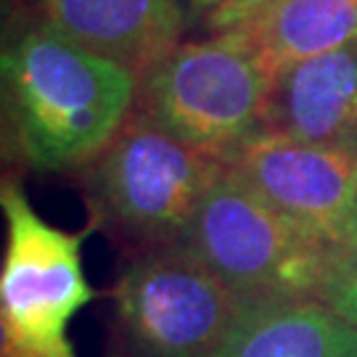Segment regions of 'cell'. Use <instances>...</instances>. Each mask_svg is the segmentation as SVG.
<instances>
[{
  "label": "cell",
  "mask_w": 357,
  "mask_h": 357,
  "mask_svg": "<svg viewBox=\"0 0 357 357\" xmlns=\"http://www.w3.org/2000/svg\"><path fill=\"white\" fill-rule=\"evenodd\" d=\"M220 357H357V326L318 299L243 305Z\"/></svg>",
  "instance_id": "obj_11"
},
{
  "label": "cell",
  "mask_w": 357,
  "mask_h": 357,
  "mask_svg": "<svg viewBox=\"0 0 357 357\" xmlns=\"http://www.w3.org/2000/svg\"><path fill=\"white\" fill-rule=\"evenodd\" d=\"M222 169V162L191 149L135 109L85 167V185L96 217L146 252L183 241Z\"/></svg>",
  "instance_id": "obj_4"
},
{
  "label": "cell",
  "mask_w": 357,
  "mask_h": 357,
  "mask_svg": "<svg viewBox=\"0 0 357 357\" xmlns=\"http://www.w3.org/2000/svg\"><path fill=\"white\" fill-rule=\"evenodd\" d=\"M130 357H220L243 302L185 243L146 249L114 289Z\"/></svg>",
  "instance_id": "obj_6"
},
{
  "label": "cell",
  "mask_w": 357,
  "mask_h": 357,
  "mask_svg": "<svg viewBox=\"0 0 357 357\" xmlns=\"http://www.w3.org/2000/svg\"><path fill=\"white\" fill-rule=\"evenodd\" d=\"M6 252L0 265L3 357H79L69 326L96 299L82 268L85 233L56 228L35 212L22 183L0 185Z\"/></svg>",
  "instance_id": "obj_5"
},
{
  "label": "cell",
  "mask_w": 357,
  "mask_h": 357,
  "mask_svg": "<svg viewBox=\"0 0 357 357\" xmlns=\"http://www.w3.org/2000/svg\"><path fill=\"white\" fill-rule=\"evenodd\" d=\"M265 130L357 149V43L275 77Z\"/></svg>",
  "instance_id": "obj_9"
},
{
  "label": "cell",
  "mask_w": 357,
  "mask_h": 357,
  "mask_svg": "<svg viewBox=\"0 0 357 357\" xmlns=\"http://www.w3.org/2000/svg\"><path fill=\"white\" fill-rule=\"evenodd\" d=\"M138 103V75L53 32L22 26L3 48V109L13 156L38 172L85 167Z\"/></svg>",
  "instance_id": "obj_1"
},
{
  "label": "cell",
  "mask_w": 357,
  "mask_h": 357,
  "mask_svg": "<svg viewBox=\"0 0 357 357\" xmlns=\"http://www.w3.org/2000/svg\"><path fill=\"white\" fill-rule=\"evenodd\" d=\"M230 3H236V0H185V6L196 13H204V16H212L215 11L220 8H225Z\"/></svg>",
  "instance_id": "obj_14"
},
{
  "label": "cell",
  "mask_w": 357,
  "mask_h": 357,
  "mask_svg": "<svg viewBox=\"0 0 357 357\" xmlns=\"http://www.w3.org/2000/svg\"><path fill=\"white\" fill-rule=\"evenodd\" d=\"M275 77L236 32L180 43L138 77L143 114L225 165L268 125Z\"/></svg>",
  "instance_id": "obj_2"
},
{
  "label": "cell",
  "mask_w": 357,
  "mask_h": 357,
  "mask_svg": "<svg viewBox=\"0 0 357 357\" xmlns=\"http://www.w3.org/2000/svg\"><path fill=\"white\" fill-rule=\"evenodd\" d=\"M243 305L318 299L333 241L270 206L222 169L183 241Z\"/></svg>",
  "instance_id": "obj_3"
},
{
  "label": "cell",
  "mask_w": 357,
  "mask_h": 357,
  "mask_svg": "<svg viewBox=\"0 0 357 357\" xmlns=\"http://www.w3.org/2000/svg\"><path fill=\"white\" fill-rule=\"evenodd\" d=\"M114 357H130V355H125V352H122V355H114Z\"/></svg>",
  "instance_id": "obj_15"
},
{
  "label": "cell",
  "mask_w": 357,
  "mask_h": 357,
  "mask_svg": "<svg viewBox=\"0 0 357 357\" xmlns=\"http://www.w3.org/2000/svg\"><path fill=\"white\" fill-rule=\"evenodd\" d=\"M225 169L281 215L328 241L357 215V149L262 130L230 153Z\"/></svg>",
  "instance_id": "obj_7"
},
{
  "label": "cell",
  "mask_w": 357,
  "mask_h": 357,
  "mask_svg": "<svg viewBox=\"0 0 357 357\" xmlns=\"http://www.w3.org/2000/svg\"><path fill=\"white\" fill-rule=\"evenodd\" d=\"M318 302L357 326V215L352 217L349 228L333 241Z\"/></svg>",
  "instance_id": "obj_12"
},
{
  "label": "cell",
  "mask_w": 357,
  "mask_h": 357,
  "mask_svg": "<svg viewBox=\"0 0 357 357\" xmlns=\"http://www.w3.org/2000/svg\"><path fill=\"white\" fill-rule=\"evenodd\" d=\"M230 29L273 77L357 43V0H259L212 32Z\"/></svg>",
  "instance_id": "obj_10"
},
{
  "label": "cell",
  "mask_w": 357,
  "mask_h": 357,
  "mask_svg": "<svg viewBox=\"0 0 357 357\" xmlns=\"http://www.w3.org/2000/svg\"><path fill=\"white\" fill-rule=\"evenodd\" d=\"M38 22L141 77L183 43L180 0H35Z\"/></svg>",
  "instance_id": "obj_8"
},
{
  "label": "cell",
  "mask_w": 357,
  "mask_h": 357,
  "mask_svg": "<svg viewBox=\"0 0 357 357\" xmlns=\"http://www.w3.org/2000/svg\"><path fill=\"white\" fill-rule=\"evenodd\" d=\"M255 3H259V0H236V3H230V6H225V8L215 11L212 16H206V24H209V29H215V26H220L222 22H228L230 16H236L238 11L249 8V6H255Z\"/></svg>",
  "instance_id": "obj_13"
}]
</instances>
